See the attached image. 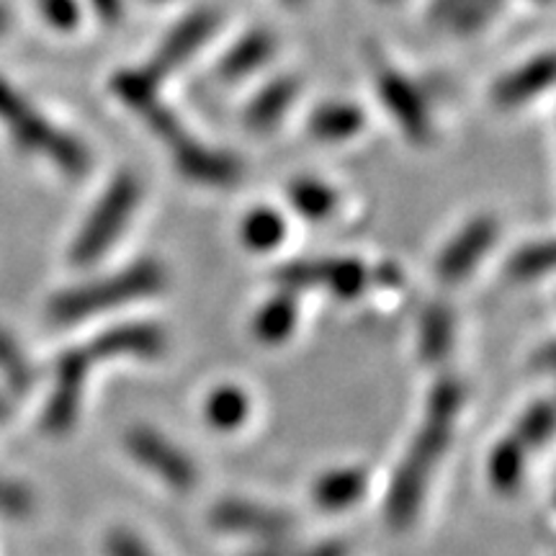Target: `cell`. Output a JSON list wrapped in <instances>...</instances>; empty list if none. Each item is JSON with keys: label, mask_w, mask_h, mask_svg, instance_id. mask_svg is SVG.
Instances as JSON below:
<instances>
[{"label": "cell", "mask_w": 556, "mask_h": 556, "mask_svg": "<svg viewBox=\"0 0 556 556\" xmlns=\"http://www.w3.org/2000/svg\"><path fill=\"white\" fill-rule=\"evenodd\" d=\"M497 240V225L490 217H477L471 219L454 240L448 242V248L443 250L441 258H438V276L443 281L456 283L462 278H467L479 261L484 258L486 250L492 248V242Z\"/></svg>", "instance_id": "cell-13"}, {"label": "cell", "mask_w": 556, "mask_h": 556, "mask_svg": "<svg viewBox=\"0 0 556 556\" xmlns=\"http://www.w3.org/2000/svg\"><path fill=\"white\" fill-rule=\"evenodd\" d=\"M214 528L227 533H245L255 539H281L296 528V518L281 507L248 500H222L212 510Z\"/></svg>", "instance_id": "cell-10"}, {"label": "cell", "mask_w": 556, "mask_h": 556, "mask_svg": "<svg viewBox=\"0 0 556 556\" xmlns=\"http://www.w3.org/2000/svg\"><path fill=\"white\" fill-rule=\"evenodd\" d=\"M245 556H348V548L340 541H323V544H276L261 546Z\"/></svg>", "instance_id": "cell-28"}, {"label": "cell", "mask_w": 556, "mask_h": 556, "mask_svg": "<svg viewBox=\"0 0 556 556\" xmlns=\"http://www.w3.org/2000/svg\"><path fill=\"white\" fill-rule=\"evenodd\" d=\"M173 163L180 176H186L199 186H212V189H227L238 184L242 176V165L238 157L229 152L214 150L208 144L199 142L197 137H186L176 148H170Z\"/></svg>", "instance_id": "cell-11"}, {"label": "cell", "mask_w": 556, "mask_h": 556, "mask_svg": "<svg viewBox=\"0 0 556 556\" xmlns=\"http://www.w3.org/2000/svg\"><path fill=\"white\" fill-rule=\"evenodd\" d=\"M283 235H287V225H283L281 214L268 206L253 208V212L242 219L240 227L242 242H245L250 250H255V253H268V250H274L278 242L283 240Z\"/></svg>", "instance_id": "cell-23"}, {"label": "cell", "mask_w": 556, "mask_h": 556, "mask_svg": "<svg viewBox=\"0 0 556 556\" xmlns=\"http://www.w3.org/2000/svg\"><path fill=\"white\" fill-rule=\"evenodd\" d=\"M554 266L552 242H531L520 248L510 261H507V274L518 281H533V278L546 276Z\"/></svg>", "instance_id": "cell-25"}, {"label": "cell", "mask_w": 556, "mask_h": 556, "mask_svg": "<svg viewBox=\"0 0 556 556\" xmlns=\"http://www.w3.org/2000/svg\"><path fill=\"white\" fill-rule=\"evenodd\" d=\"M505 0H467L464 11L456 16V29L462 34H475L490 24L492 16L503 9Z\"/></svg>", "instance_id": "cell-29"}, {"label": "cell", "mask_w": 556, "mask_h": 556, "mask_svg": "<svg viewBox=\"0 0 556 556\" xmlns=\"http://www.w3.org/2000/svg\"><path fill=\"white\" fill-rule=\"evenodd\" d=\"M217 24H219V16L208 9L189 13V16L180 21L178 26H173L168 37L163 39V45L157 47L148 65L142 67L144 75L160 86L173 70L184 65V62L189 60L208 37H212L214 29H217Z\"/></svg>", "instance_id": "cell-8"}, {"label": "cell", "mask_w": 556, "mask_h": 556, "mask_svg": "<svg viewBox=\"0 0 556 556\" xmlns=\"http://www.w3.org/2000/svg\"><path fill=\"white\" fill-rule=\"evenodd\" d=\"M9 413H11L9 402H5L3 397H0V422H3V420H5V417H9Z\"/></svg>", "instance_id": "cell-36"}, {"label": "cell", "mask_w": 556, "mask_h": 556, "mask_svg": "<svg viewBox=\"0 0 556 556\" xmlns=\"http://www.w3.org/2000/svg\"><path fill=\"white\" fill-rule=\"evenodd\" d=\"M139 201V180L131 173H119L96 204L90 217L83 225L80 235L73 242V261L78 266L99 261L106 250L114 245L122 229L127 227L135 206Z\"/></svg>", "instance_id": "cell-4"}, {"label": "cell", "mask_w": 556, "mask_h": 556, "mask_svg": "<svg viewBox=\"0 0 556 556\" xmlns=\"http://www.w3.org/2000/svg\"><path fill=\"white\" fill-rule=\"evenodd\" d=\"M554 430V407L552 402H536L526 409V415L520 417L518 430L513 435L518 438L523 446H544L552 438Z\"/></svg>", "instance_id": "cell-27"}, {"label": "cell", "mask_w": 556, "mask_h": 556, "mask_svg": "<svg viewBox=\"0 0 556 556\" xmlns=\"http://www.w3.org/2000/svg\"><path fill=\"white\" fill-rule=\"evenodd\" d=\"M289 199L296 212L302 214L304 219L312 222L328 219L330 214L336 212L338 204L336 191L317 178H296L294 184L289 186Z\"/></svg>", "instance_id": "cell-22"}, {"label": "cell", "mask_w": 556, "mask_h": 556, "mask_svg": "<svg viewBox=\"0 0 556 556\" xmlns=\"http://www.w3.org/2000/svg\"><path fill=\"white\" fill-rule=\"evenodd\" d=\"M368 477L364 469H336L317 479L315 500L325 510H343V507L356 505L366 495Z\"/></svg>", "instance_id": "cell-17"}, {"label": "cell", "mask_w": 556, "mask_h": 556, "mask_svg": "<svg viewBox=\"0 0 556 556\" xmlns=\"http://www.w3.org/2000/svg\"><path fill=\"white\" fill-rule=\"evenodd\" d=\"M464 5H467V0H433V3H430L428 18L433 21V24H454L458 13L464 11Z\"/></svg>", "instance_id": "cell-33"}, {"label": "cell", "mask_w": 556, "mask_h": 556, "mask_svg": "<svg viewBox=\"0 0 556 556\" xmlns=\"http://www.w3.org/2000/svg\"><path fill=\"white\" fill-rule=\"evenodd\" d=\"M39 11L47 18V24L60 31L75 29L80 18L78 0H39Z\"/></svg>", "instance_id": "cell-31"}, {"label": "cell", "mask_w": 556, "mask_h": 556, "mask_svg": "<svg viewBox=\"0 0 556 556\" xmlns=\"http://www.w3.org/2000/svg\"><path fill=\"white\" fill-rule=\"evenodd\" d=\"M165 281H168L165 268L157 261H137L129 268L119 270V274L62 291L52 299L50 317L60 325L80 323V319L96 317L101 312L122 307V304L157 294V291H163Z\"/></svg>", "instance_id": "cell-2"}, {"label": "cell", "mask_w": 556, "mask_h": 556, "mask_svg": "<svg viewBox=\"0 0 556 556\" xmlns=\"http://www.w3.org/2000/svg\"><path fill=\"white\" fill-rule=\"evenodd\" d=\"M276 39L266 29H253L245 37H240L238 45L229 50L219 62V75L225 80H240L245 75H253L266 62L274 58Z\"/></svg>", "instance_id": "cell-15"}, {"label": "cell", "mask_w": 556, "mask_h": 556, "mask_svg": "<svg viewBox=\"0 0 556 556\" xmlns=\"http://www.w3.org/2000/svg\"><path fill=\"white\" fill-rule=\"evenodd\" d=\"M106 554L109 556H155L148 546L139 541L131 531L116 528L106 536Z\"/></svg>", "instance_id": "cell-32"}, {"label": "cell", "mask_w": 556, "mask_h": 556, "mask_svg": "<svg viewBox=\"0 0 556 556\" xmlns=\"http://www.w3.org/2000/svg\"><path fill=\"white\" fill-rule=\"evenodd\" d=\"M168 338L155 323H127L116 325L86 345L90 358H157L165 353Z\"/></svg>", "instance_id": "cell-12"}, {"label": "cell", "mask_w": 556, "mask_h": 556, "mask_svg": "<svg viewBox=\"0 0 556 556\" xmlns=\"http://www.w3.org/2000/svg\"><path fill=\"white\" fill-rule=\"evenodd\" d=\"M274 278L283 291L325 287L340 299H356L366 291L368 270L356 258H315L283 263Z\"/></svg>", "instance_id": "cell-5"}, {"label": "cell", "mask_w": 556, "mask_h": 556, "mask_svg": "<svg viewBox=\"0 0 556 556\" xmlns=\"http://www.w3.org/2000/svg\"><path fill=\"white\" fill-rule=\"evenodd\" d=\"M364 127V114L356 103L330 101L315 109L309 119V131L323 142H340V139L356 137Z\"/></svg>", "instance_id": "cell-18"}, {"label": "cell", "mask_w": 556, "mask_h": 556, "mask_svg": "<svg viewBox=\"0 0 556 556\" xmlns=\"http://www.w3.org/2000/svg\"><path fill=\"white\" fill-rule=\"evenodd\" d=\"M283 3H287V5H299V3H302V0H283Z\"/></svg>", "instance_id": "cell-37"}, {"label": "cell", "mask_w": 556, "mask_h": 556, "mask_svg": "<svg viewBox=\"0 0 556 556\" xmlns=\"http://www.w3.org/2000/svg\"><path fill=\"white\" fill-rule=\"evenodd\" d=\"M90 361L93 358L88 356L86 348H73V351L62 353L58 358V366H54V387L50 402H47L45 417H41V426H45L47 433L65 435L75 426V420H78Z\"/></svg>", "instance_id": "cell-7"}, {"label": "cell", "mask_w": 556, "mask_h": 556, "mask_svg": "<svg viewBox=\"0 0 556 556\" xmlns=\"http://www.w3.org/2000/svg\"><path fill=\"white\" fill-rule=\"evenodd\" d=\"M0 371H3V377L9 379V384L16 392H26L34 384V368L29 358L21 353L16 340L5 336L3 330H0Z\"/></svg>", "instance_id": "cell-26"}, {"label": "cell", "mask_w": 556, "mask_h": 556, "mask_svg": "<svg viewBox=\"0 0 556 556\" xmlns=\"http://www.w3.org/2000/svg\"><path fill=\"white\" fill-rule=\"evenodd\" d=\"M9 21H11V18H9V11H5L3 5H0V34L9 29Z\"/></svg>", "instance_id": "cell-35"}, {"label": "cell", "mask_w": 556, "mask_h": 556, "mask_svg": "<svg viewBox=\"0 0 556 556\" xmlns=\"http://www.w3.org/2000/svg\"><path fill=\"white\" fill-rule=\"evenodd\" d=\"M377 86L381 101H384L389 114L394 116V122L400 124V129L413 142L428 144L430 137H433V124H430L426 101L417 93L413 83L394 67L381 65L377 70Z\"/></svg>", "instance_id": "cell-9"}, {"label": "cell", "mask_w": 556, "mask_h": 556, "mask_svg": "<svg viewBox=\"0 0 556 556\" xmlns=\"http://www.w3.org/2000/svg\"><path fill=\"white\" fill-rule=\"evenodd\" d=\"M34 507L31 492L13 479L0 477V513L9 518H26Z\"/></svg>", "instance_id": "cell-30"}, {"label": "cell", "mask_w": 556, "mask_h": 556, "mask_svg": "<svg viewBox=\"0 0 556 556\" xmlns=\"http://www.w3.org/2000/svg\"><path fill=\"white\" fill-rule=\"evenodd\" d=\"M296 90H299V83L294 78L270 80L245 109V127H250L253 131L274 129L276 124L281 122V116L287 114L291 103H294Z\"/></svg>", "instance_id": "cell-16"}, {"label": "cell", "mask_w": 556, "mask_h": 556, "mask_svg": "<svg viewBox=\"0 0 556 556\" xmlns=\"http://www.w3.org/2000/svg\"><path fill=\"white\" fill-rule=\"evenodd\" d=\"M381 3H394V0H381Z\"/></svg>", "instance_id": "cell-38"}, {"label": "cell", "mask_w": 556, "mask_h": 556, "mask_svg": "<svg viewBox=\"0 0 556 556\" xmlns=\"http://www.w3.org/2000/svg\"><path fill=\"white\" fill-rule=\"evenodd\" d=\"M0 122L11 131L18 148L50 157L67 176H83L90 165L86 144L67 131L52 127L24 96L0 80Z\"/></svg>", "instance_id": "cell-3"}, {"label": "cell", "mask_w": 556, "mask_h": 556, "mask_svg": "<svg viewBox=\"0 0 556 556\" xmlns=\"http://www.w3.org/2000/svg\"><path fill=\"white\" fill-rule=\"evenodd\" d=\"M554 78V62L552 54H541V58L531 60L528 65L513 70L505 78H500L492 88V101L500 109H516L539 96L541 90L548 88Z\"/></svg>", "instance_id": "cell-14"}, {"label": "cell", "mask_w": 556, "mask_h": 556, "mask_svg": "<svg viewBox=\"0 0 556 556\" xmlns=\"http://www.w3.org/2000/svg\"><path fill=\"white\" fill-rule=\"evenodd\" d=\"M451 343H454V315L446 304H430L420 319V356L428 364H435L448 356Z\"/></svg>", "instance_id": "cell-20"}, {"label": "cell", "mask_w": 556, "mask_h": 556, "mask_svg": "<svg viewBox=\"0 0 556 556\" xmlns=\"http://www.w3.org/2000/svg\"><path fill=\"white\" fill-rule=\"evenodd\" d=\"M296 323V294L294 291H278L258 309L253 319V330L263 343H281L291 336Z\"/></svg>", "instance_id": "cell-19"}, {"label": "cell", "mask_w": 556, "mask_h": 556, "mask_svg": "<svg viewBox=\"0 0 556 556\" xmlns=\"http://www.w3.org/2000/svg\"><path fill=\"white\" fill-rule=\"evenodd\" d=\"M248 409H250V402L242 389L219 387L208 394V400L204 405V415L214 428L232 430V428H238L242 420H245Z\"/></svg>", "instance_id": "cell-24"}, {"label": "cell", "mask_w": 556, "mask_h": 556, "mask_svg": "<svg viewBox=\"0 0 556 556\" xmlns=\"http://www.w3.org/2000/svg\"><path fill=\"white\" fill-rule=\"evenodd\" d=\"M127 451L139 467L152 471L173 490H191L197 484L199 471L191 456L180 451L176 443H170L165 435H160L157 430L144 426L131 428L127 433Z\"/></svg>", "instance_id": "cell-6"}, {"label": "cell", "mask_w": 556, "mask_h": 556, "mask_svg": "<svg viewBox=\"0 0 556 556\" xmlns=\"http://www.w3.org/2000/svg\"><path fill=\"white\" fill-rule=\"evenodd\" d=\"M90 5H93V11L99 13L103 24L109 26L119 24L124 18V0H90Z\"/></svg>", "instance_id": "cell-34"}, {"label": "cell", "mask_w": 556, "mask_h": 556, "mask_svg": "<svg viewBox=\"0 0 556 556\" xmlns=\"http://www.w3.org/2000/svg\"><path fill=\"white\" fill-rule=\"evenodd\" d=\"M523 469L526 446L516 435H507L505 441H500L490 454V462H486V477H490V484L500 492L518 490L520 479H523Z\"/></svg>", "instance_id": "cell-21"}, {"label": "cell", "mask_w": 556, "mask_h": 556, "mask_svg": "<svg viewBox=\"0 0 556 556\" xmlns=\"http://www.w3.org/2000/svg\"><path fill=\"white\" fill-rule=\"evenodd\" d=\"M462 402L464 389L451 377H443L433 387V392H430L426 420H422L420 430H417L405 462L400 464L384 503L387 523L397 528V531L413 526L417 513H420L430 475H433L438 462L446 454L451 435H454Z\"/></svg>", "instance_id": "cell-1"}]
</instances>
